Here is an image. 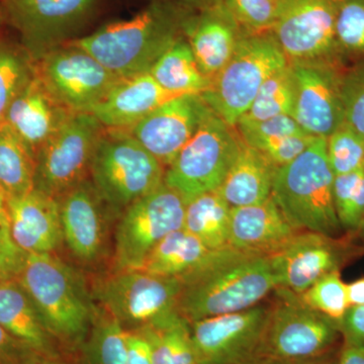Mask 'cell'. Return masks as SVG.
<instances>
[{"instance_id": "cell-1", "label": "cell", "mask_w": 364, "mask_h": 364, "mask_svg": "<svg viewBox=\"0 0 364 364\" xmlns=\"http://www.w3.org/2000/svg\"><path fill=\"white\" fill-rule=\"evenodd\" d=\"M193 11L176 0H152L135 16L112 21L64 45L82 49L119 78L149 73L158 59L183 37Z\"/></svg>"}, {"instance_id": "cell-2", "label": "cell", "mask_w": 364, "mask_h": 364, "mask_svg": "<svg viewBox=\"0 0 364 364\" xmlns=\"http://www.w3.org/2000/svg\"><path fill=\"white\" fill-rule=\"evenodd\" d=\"M182 284L178 311L193 323L259 305L279 287V279L269 257L248 255L229 246Z\"/></svg>"}, {"instance_id": "cell-3", "label": "cell", "mask_w": 364, "mask_h": 364, "mask_svg": "<svg viewBox=\"0 0 364 364\" xmlns=\"http://www.w3.org/2000/svg\"><path fill=\"white\" fill-rule=\"evenodd\" d=\"M16 280L59 346L82 348L97 311L82 275L54 253L28 254Z\"/></svg>"}, {"instance_id": "cell-4", "label": "cell", "mask_w": 364, "mask_h": 364, "mask_svg": "<svg viewBox=\"0 0 364 364\" xmlns=\"http://www.w3.org/2000/svg\"><path fill=\"white\" fill-rule=\"evenodd\" d=\"M334 178L327 139L317 138L294 161L277 168L272 198L298 231L337 237L342 229L335 210Z\"/></svg>"}, {"instance_id": "cell-5", "label": "cell", "mask_w": 364, "mask_h": 364, "mask_svg": "<svg viewBox=\"0 0 364 364\" xmlns=\"http://www.w3.org/2000/svg\"><path fill=\"white\" fill-rule=\"evenodd\" d=\"M165 167L126 129H105L90 181L112 210H126L164 183Z\"/></svg>"}, {"instance_id": "cell-6", "label": "cell", "mask_w": 364, "mask_h": 364, "mask_svg": "<svg viewBox=\"0 0 364 364\" xmlns=\"http://www.w3.org/2000/svg\"><path fill=\"white\" fill-rule=\"evenodd\" d=\"M287 64L289 60L272 33H245L232 58L200 95L218 117L235 127L264 81Z\"/></svg>"}, {"instance_id": "cell-7", "label": "cell", "mask_w": 364, "mask_h": 364, "mask_svg": "<svg viewBox=\"0 0 364 364\" xmlns=\"http://www.w3.org/2000/svg\"><path fill=\"white\" fill-rule=\"evenodd\" d=\"M183 284L143 269L114 270L95 284L98 306L127 331L161 325L177 315Z\"/></svg>"}, {"instance_id": "cell-8", "label": "cell", "mask_w": 364, "mask_h": 364, "mask_svg": "<svg viewBox=\"0 0 364 364\" xmlns=\"http://www.w3.org/2000/svg\"><path fill=\"white\" fill-rule=\"evenodd\" d=\"M243 145L236 128L212 112L165 169L164 183L184 202L217 191Z\"/></svg>"}, {"instance_id": "cell-9", "label": "cell", "mask_w": 364, "mask_h": 364, "mask_svg": "<svg viewBox=\"0 0 364 364\" xmlns=\"http://www.w3.org/2000/svg\"><path fill=\"white\" fill-rule=\"evenodd\" d=\"M274 291L265 332L267 361L296 364L327 355L341 336L337 322L306 305L299 294L284 287Z\"/></svg>"}, {"instance_id": "cell-10", "label": "cell", "mask_w": 364, "mask_h": 364, "mask_svg": "<svg viewBox=\"0 0 364 364\" xmlns=\"http://www.w3.org/2000/svg\"><path fill=\"white\" fill-rule=\"evenodd\" d=\"M105 129L90 112L74 114L36 155L35 189L59 198L90 179Z\"/></svg>"}, {"instance_id": "cell-11", "label": "cell", "mask_w": 364, "mask_h": 364, "mask_svg": "<svg viewBox=\"0 0 364 364\" xmlns=\"http://www.w3.org/2000/svg\"><path fill=\"white\" fill-rule=\"evenodd\" d=\"M183 198L163 183L124 210L114 239V270L140 269L172 232L183 228Z\"/></svg>"}, {"instance_id": "cell-12", "label": "cell", "mask_w": 364, "mask_h": 364, "mask_svg": "<svg viewBox=\"0 0 364 364\" xmlns=\"http://www.w3.org/2000/svg\"><path fill=\"white\" fill-rule=\"evenodd\" d=\"M338 0H277L269 33L289 63L327 62L342 65L336 43Z\"/></svg>"}, {"instance_id": "cell-13", "label": "cell", "mask_w": 364, "mask_h": 364, "mask_svg": "<svg viewBox=\"0 0 364 364\" xmlns=\"http://www.w3.org/2000/svg\"><path fill=\"white\" fill-rule=\"evenodd\" d=\"M98 0H0L4 23L20 37L35 61L76 39L97 9Z\"/></svg>"}, {"instance_id": "cell-14", "label": "cell", "mask_w": 364, "mask_h": 364, "mask_svg": "<svg viewBox=\"0 0 364 364\" xmlns=\"http://www.w3.org/2000/svg\"><path fill=\"white\" fill-rule=\"evenodd\" d=\"M269 306L189 323L198 364H265Z\"/></svg>"}, {"instance_id": "cell-15", "label": "cell", "mask_w": 364, "mask_h": 364, "mask_svg": "<svg viewBox=\"0 0 364 364\" xmlns=\"http://www.w3.org/2000/svg\"><path fill=\"white\" fill-rule=\"evenodd\" d=\"M36 75L74 114L90 112L119 79L87 52L62 45L36 61Z\"/></svg>"}, {"instance_id": "cell-16", "label": "cell", "mask_w": 364, "mask_h": 364, "mask_svg": "<svg viewBox=\"0 0 364 364\" xmlns=\"http://www.w3.org/2000/svg\"><path fill=\"white\" fill-rule=\"evenodd\" d=\"M360 251L347 239L301 231L269 258L279 287L301 294L328 273L340 272Z\"/></svg>"}, {"instance_id": "cell-17", "label": "cell", "mask_w": 364, "mask_h": 364, "mask_svg": "<svg viewBox=\"0 0 364 364\" xmlns=\"http://www.w3.org/2000/svg\"><path fill=\"white\" fill-rule=\"evenodd\" d=\"M289 64L296 82L294 121L309 135L327 139L345 124L341 93L344 67L327 62Z\"/></svg>"}, {"instance_id": "cell-18", "label": "cell", "mask_w": 364, "mask_h": 364, "mask_svg": "<svg viewBox=\"0 0 364 364\" xmlns=\"http://www.w3.org/2000/svg\"><path fill=\"white\" fill-rule=\"evenodd\" d=\"M212 112L202 95H179L126 130L166 169Z\"/></svg>"}, {"instance_id": "cell-19", "label": "cell", "mask_w": 364, "mask_h": 364, "mask_svg": "<svg viewBox=\"0 0 364 364\" xmlns=\"http://www.w3.org/2000/svg\"><path fill=\"white\" fill-rule=\"evenodd\" d=\"M64 243L72 255L85 264L100 259L107 245L105 208L90 178L58 198Z\"/></svg>"}, {"instance_id": "cell-20", "label": "cell", "mask_w": 364, "mask_h": 364, "mask_svg": "<svg viewBox=\"0 0 364 364\" xmlns=\"http://www.w3.org/2000/svg\"><path fill=\"white\" fill-rule=\"evenodd\" d=\"M73 114L36 75L9 105L1 124L20 139L36 159L41 148Z\"/></svg>"}, {"instance_id": "cell-21", "label": "cell", "mask_w": 364, "mask_h": 364, "mask_svg": "<svg viewBox=\"0 0 364 364\" xmlns=\"http://www.w3.org/2000/svg\"><path fill=\"white\" fill-rule=\"evenodd\" d=\"M4 210L14 241L26 253H54L64 243L58 198L33 188L6 198Z\"/></svg>"}, {"instance_id": "cell-22", "label": "cell", "mask_w": 364, "mask_h": 364, "mask_svg": "<svg viewBox=\"0 0 364 364\" xmlns=\"http://www.w3.org/2000/svg\"><path fill=\"white\" fill-rule=\"evenodd\" d=\"M245 33H248L220 2L203 11H193L183 28L196 63L210 80L226 66Z\"/></svg>"}, {"instance_id": "cell-23", "label": "cell", "mask_w": 364, "mask_h": 364, "mask_svg": "<svg viewBox=\"0 0 364 364\" xmlns=\"http://www.w3.org/2000/svg\"><path fill=\"white\" fill-rule=\"evenodd\" d=\"M298 232L272 196L256 205L231 208L229 246L239 252L269 257Z\"/></svg>"}, {"instance_id": "cell-24", "label": "cell", "mask_w": 364, "mask_h": 364, "mask_svg": "<svg viewBox=\"0 0 364 364\" xmlns=\"http://www.w3.org/2000/svg\"><path fill=\"white\" fill-rule=\"evenodd\" d=\"M179 97L149 73L122 78L90 114L107 129H130L167 100Z\"/></svg>"}, {"instance_id": "cell-25", "label": "cell", "mask_w": 364, "mask_h": 364, "mask_svg": "<svg viewBox=\"0 0 364 364\" xmlns=\"http://www.w3.org/2000/svg\"><path fill=\"white\" fill-rule=\"evenodd\" d=\"M0 326L37 353L61 356L37 309L18 280L0 282Z\"/></svg>"}, {"instance_id": "cell-26", "label": "cell", "mask_w": 364, "mask_h": 364, "mask_svg": "<svg viewBox=\"0 0 364 364\" xmlns=\"http://www.w3.org/2000/svg\"><path fill=\"white\" fill-rule=\"evenodd\" d=\"M277 171L263 153L244 143L217 191L231 208L256 205L272 196Z\"/></svg>"}, {"instance_id": "cell-27", "label": "cell", "mask_w": 364, "mask_h": 364, "mask_svg": "<svg viewBox=\"0 0 364 364\" xmlns=\"http://www.w3.org/2000/svg\"><path fill=\"white\" fill-rule=\"evenodd\" d=\"M221 250L208 249L182 228L165 237L140 269L160 277H176L183 282L205 269Z\"/></svg>"}, {"instance_id": "cell-28", "label": "cell", "mask_w": 364, "mask_h": 364, "mask_svg": "<svg viewBox=\"0 0 364 364\" xmlns=\"http://www.w3.org/2000/svg\"><path fill=\"white\" fill-rule=\"evenodd\" d=\"M231 207L217 191L186 200L183 229L196 237L208 249L229 247Z\"/></svg>"}, {"instance_id": "cell-29", "label": "cell", "mask_w": 364, "mask_h": 364, "mask_svg": "<svg viewBox=\"0 0 364 364\" xmlns=\"http://www.w3.org/2000/svg\"><path fill=\"white\" fill-rule=\"evenodd\" d=\"M149 74L163 88L177 95H202L210 83L200 71L184 36L158 59Z\"/></svg>"}, {"instance_id": "cell-30", "label": "cell", "mask_w": 364, "mask_h": 364, "mask_svg": "<svg viewBox=\"0 0 364 364\" xmlns=\"http://www.w3.org/2000/svg\"><path fill=\"white\" fill-rule=\"evenodd\" d=\"M36 159L20 139L0 124V188L6 198L35 188Z\"/></svg>"}, {"instance_id": "cell-31", "label": "cell", "mask_w": 364, "mask_h": 364, "mask_svg": "<svg viewBox=\"0 0 364 364\" xmlns=\"http://www.w3.org/2000/svg\"><path fill=\"white\" fill-rule=\"evenodd\" d=\"M138 331L149 341L153 364H198L191 325L181 315Z\"/></svg>"}, {"instance_id": "cell-32", "label": "cell", "mask_w": 364, "mask_h": 364, "mask_svg": "<svg viewBox=\"0 0 364 364\" xmlns=\"http://www.w3.org/2000/svg\"><path fill=\"white\" fill-rule=\"evenodd\" d=\"M36 76V61L20 42L0 31V124L9 105Z\"/></svg>"}, {"instance_id": "cell-33", "label": "cell", "mask_w": 364, "mask_h": 364, "mask_svg": "<svg viewBox=\"0 0 364 364\" xmlns=\"http://www.w3.org/2000/svg\"><path fill=\"white\" fill-rule=\"evenodd\" d=\"M82 348L86 364H127V330L107 311L97 306Z\"/></svg>"}, {"instance_id": "cell-34", "label": "cell", "mask_w": 364, "mask_h": 364, "mask_svg": "<svg viewBox=\"0 0 364 364\" xmlns=\"http://www.w3.org/2000/svg\"><path fill=\"white\" fill-rule=\"evenodd\" d=\"M294 104L296 82L289 63L264 81L252 105L240 119L263 121L279 116L293 117Z\"/></svg>"}, {"instance_id": "cell-35", "label": "cell", "mask_w": 364, "mask_h": 364, "mask_svg": "<svg viewBox=\"0 0 364 364\" xmlns=\"http://www.w3.org/2000/svg\"><path fill=\"white\" fill-rule=\"evenodd\" d=\"M336 43L344 67L363 58L364 0H338Z\"/></svg>"}, {"instance_id": "cell-36", "label": "cell", "mask_w": 364, "mask_h": 364, "mask_svg": "<svg viewBox=\"0 0 364 364\" xmlns=\"http://www.w3.org/2000/svg\"><path fill=\"white\" fill-rule=\"evenodd\" d=\"M333 196L341 229L355 235L364 217V167L335 176Z\"/></svg>"}, {"instance_id": "cell-37", "label": "cell", "mask_w": 364, "mask_h": 364, "mask_svg": "<svg viewBox=\"0 0 364 364\" xmlns=\"http://www.w3.org/2000/svg\"><path fill=\"white\" fill-rule=\"evenodd\" d=\"M299 296L306 305L337 323L350 306L348 284L339 270L328 273Z\"/></svg>"}, {"instance_id": "cell-38", "label": "cell", "mask_w": 364, "mask_h": 364, "mask_svg": "<svg viewBox=\"0 0 364 364\" xmlns=\"http://www.w3.org/2000/svg\"><path fill=\"white\" fill-rule=\"evenodd\" d=\"M327 156L335 176L364 167V138L344 124L327 138Z\"/></svg>"}, {"instance_id": "cell-39", "label": "cell", "mask_w": 364, "mask_h": 364, "mask_svg": "<svg viewBox=\"0 0 364 364\" xmlns=\"http://www.w3.org/2000/svg\"><path fill=\"white\" fill-rule=\"evenodd\" d=\"M235 128L246 145L260 152L286 136L306 133L291 116L274 117L263 121L239 119Z\"/></svg>"}, {"instance_id": "cell-40", "label": "cell", "mask_w": 364, "mask_h": 364, "mask_svg": "<svg viewBox=\"0 0 364 364\" xmlns=\"http://www.w3.org/2000/svg\"><path fill=\"white\" fill-rule=\"evenodd\" d=\"M341 93L345 124L364 138V57L344 67Z\"/></svg>"}, {"instance_id": "cell-41", "label": "cell", "mask_w": 364, "mask_h": 364, "mask_svg": "<svg viewBox=\"0 0 364 364\" xmlns=\"http://www.w3.org/2000/svg\"><path fill=\"white\" fill-rule=\"evenodd\" d=\"M248 33L269 32L274 21L277 0H220Z\"/></svg>"}, {"instance_id": "cell-42", "label": "cell", "mask_w": 364, "mask_h": 364, "mask_svg": "<svg viewBox=\"0 0 364 364\" xmlns=\"http://www.w3.org/2000/svg\"><path fill=\"white\" fill-rule=\"evenodd\" d=\"M28 255L14 241L6 210H0V282L18 279Z\"/></svg>"}, {"instance_id": "cell-43", "label": "cell", "mask_w": 364, "mask_h": 364, "mask_svg": "<svg viewBox=\"0 0 364 364\" xmlns=\"http://www.w3.org/2000/svg\"><path fill=\"white\" fill-rule=\"evenodd\" d=\"M316 139L317 136H311L306 133L286 136L279 142L272 144L261 153H263L277 168H279L294 161L304 151L312 145Z\"/></svg>"}, {"instance_id": "cell-44", "label": "cell", "mask_w": 364, "mask_h": 364, "mask_svg": "<svg viewBox=\"0 0 364 364\" xmlns=\"http://www.w3.org/2000/svg\"><path fill=\"white\" fill-rule=\"evenodd\" d=\"M337 324L344 346L364 348V305L349 306Z\"/></svg>"}, {"instance_id": "cell-45", "label": "cell", "mask_w": 364, "mask_h": 364, "mask_svg": "<svg viewBox=\"0 0 364 364\" xmlns=\"http://www.w3.org/2000/svg\"><path fill=\"white\" fill-rule=\"evenodd\" d=\"M33 352L0 326V364H23Z\"/></svg>"}, {"instance_id": "cell-46", "label": "cell", "mask_w": 364, "mask_h": 364, "mask_svg": "<svg viewBox=\"0 0 364 364\" xmlns=\"http://www.w3.org/2000/svg\"><path fill=\"white\" fill-rule=\"evenodd\" d=\"M127 364H153L149 341L141 331H127Z\"/></svg>"}, {"instance_id": "cell-47", "label": "cell", "mask_w": 364, "mask_h": 364, "mask_svg": "<svg viewBox=\"0 0 364 364\" xmlns=\"http://www.w3.org/2000/svg\"><path fill=\"white\" fill-rule=\"evenodd\" d=\"M339 364H364V348H353L343 345Z\"/></svg>"}, {"instance_id": "cell-48", "label": "cell", "mask_w": 364, "mask_h": 364, "mask_svg": "<svg viewBox=\"0 0 364 364\" xmlns=\"http://www.w3.org/2000/svg\"><path fill=\"white\" fill-rule=\"evenodd\" d=\"M348 296L350 306L364 305V279L348 284Z\"/></svg>"}, {"instance_id": "cell-49", "label": "cell", "mask_w": 364, "mask_h": 364, "mask_svg": "<svg viewBox=\"0 0 364 364\" xmlns=\"http://www.w3.org/2000/svg\"><path fill=\"white\" fill-rule=\"evenodd\" d=\"M23 364H71L62 356H47L43 354L33 352L28 358L23 361Z\"/></svg>"}, {"instance_id": "cell-50", "label": "cell", "mask_w": 364, "mask_h": 364, "mask_svg": "<svg viewBox=\"0 0 364 364\" xmlns=\"http://www.w3.org/2000/svg\"><path fill=\"white\" fill-rule=\"evenodd\" d=\"M181 6L191 11H200L219 4L220 0H176Z\"/></svg>"}, {"instance_id": "cell-51", "label": "cell", "mask_w": 364, "mask_h": 364, "mask_svg": "<svg viewBox=\"0 0 364 364\" xmlns=\"http://www.w3.org/2000/svg\"><path fill=\"white\" fill-rule=\"evenodd\" d=\"M296 364H339V358H332L324 355L322 356V358L312 359V360L303 361V363Z\"/></svg>"}, {"instance_id": "cell-52", "label": "cell", "mask_w": 364, "mask_h": 364, "mask_svg": "<svg viewBox=\"0 0 364 364\" xmlns=\"http://www.w3.org/2000/svg\"><path fill=\"white\" fill-rule=\"evenodd\" d=\"M355 235H358V239L360 240L361 248H363L364 251V217L363 222H361L360 226H359L358 232H356Z\"/></svg>"}, {"instance_id": "cell-53", "label": "cell", "mask_w": 364, "mask_h": 364, "mask_svg": "<svg viewBox=\"0 0 364 364\" xmlns=\"http://www.w3.org/2000/svg\"><path fill=\"white\" fill-rule=\"evenodd\" d=\"M4 207H6V196L0 188V210H4Z\"/></svg>"}, {"instance_id": "cell-54", "label": "cell", "mask_w": 364, "mask_h": 364, "mask_svg": "<svg viewBox=\"0 0 364 364\" xmlns=\"http://www.w3.org/2000/svg\"><path fill=\"white\" fill-rule=\"evenodd\" d=\"M4 25H6V23H4V14H2L1 6H0V31Z\"/></svg>"}, {"instance_id": "cell-55", "label": "cell", "mask_w": 364, "mask_h": 364, "mask_svg": "<svg viewBox=\"0 0 364 364\" xmlns=\"http://www.w3.org/2000/svg\"><path fill=\"white\" fill-rule=\"evenodd\" d=\"M265 364H287V363H277V361H270V363H267Z\"/></svg>"}]
</instances>
